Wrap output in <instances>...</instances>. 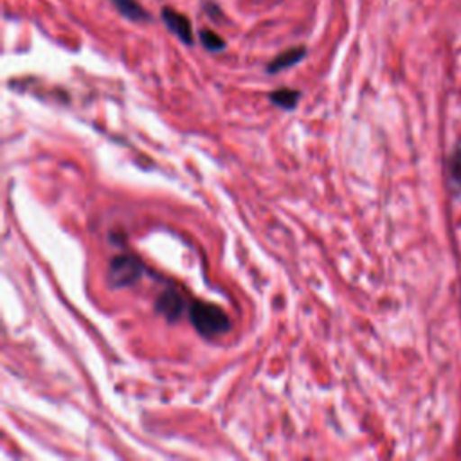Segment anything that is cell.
Segmentation results:
<instances>
[{
    "mask_svg": "<svg viewBox=\"0 0 461 461\" xmlns=\"http://www.w3.org/2000/svg\"><path fill=\"white\" fill-rule=\"evenodd\" d=\"M189 319L191 324L203 335V337H216L229 331L230 322L227 313L211 303H193L189 306Z\"/></svg>",
    "mask_w": 461,
    "mask_h": 461,
    "instance_id": "cell-1",
    "label": "cell"
},
{
    "mask_svg": "<svg viewBox=\"0 0 461 461\" xmlns=\"http://www.w3.org/2000/svg\"><path fill=\"white\" fill-rule=\"evenodd\" d=\"M144 272V265L133 258V256H115L110 261V268H108V279L110 285L115 288H124V286H131L133 283H137L140 279Z\"/></svg>",
    "mask_w": 461,
    "mask_h": 461,
    "instance_id": "cell-2",
    "label": "cell"
},
{
    "mask_svg": "<svg viewBox=\"0 0 461 461\" xmlns=\"http://www.w3.org/2000/svg\"><path fill=\"white\" fill-rule=\"evenodd\" d=\"M162 22L166 23V27L185 45H193V29H191V22L178 11L171 9V7H164L162 9Z\"/></svg>",
    "mask_w": 461,
    "mask_h": 461,
    "instance_id": "cell-3",
    "label": "cell"
},
{
    "mask_svg": "<svg viewBox=\"0 0 461 461\" xmlns=\"http://www.w3.org/2000/svg\"><path fill=\"white\" fill-rule=\"evenodd\" d=\"M155 306H157V312L160 315H164L167 321H176L184 313V310H185L184 297L176 290H173V288L164 290L157 297V304Z\"/></svg>",
    "mask_w": 461,
    "mask_h": 461,
    "instance_id": "cell-4",
    "label": "cell"
},
{
    "mask_svg": "<svg viewBox=\"0 0 461 461\" xmlns=\"http://www.w3.org/2000/svg\"><path fill=\"white\" fill-rule=\"evenodd\" d=\"M447 175L456 196L461 200V144H456L448 155Z\"/></svg>",
    "mask_w": 461,
    "mask_h": 461,
    "instance_id": "cell-5",
    "label": "cell"
},
{
    "mask_svg": "<svg viewBox=\"0 0 461 461\" xmlns=\"http://www.w3.org/2000/svg\"><path fill=\"white\" fill-rule=\"evenodd\" d=\"M306 54L304 47H294V49H288L285 52H281L277 58H274L268 67H267V72H279V70H285L292 65H295L299 59H303V56Z\"/></svg>",
    "mask_w": 461,
    "mask_h": 461,
    "instance_id": "cell-6",
    "label": "cell"
},
{
    "mask_svg": "<svg viewBox=\"0 0 461 461\" xmlns=\"http://www.w3.org/2000/svg\"><path fill=\"white\" fill-rule=\"evenodd\" d=\"M115 9L131 22H142L149 20V14L144 11V7L137 0H112Z\"/></svg>",
    "mask_w": 461,
    "mask_h": 461,
    "instance_id": "cell-7",
    "label": "cell"
},
{
    "mask_svg": "<svg viewBox=\"0 0 461 461\" xmlns=\"http://www.w3.org/2000/svg\"><path fill=\"white\" fill-rule=\"evenodd\" d=\"M299 95H301V92H299V90L279 88V90H276V92H272V94H270V101H272L274 104H277V106L285 108V110H292V108L297 104Z\"/></svg>",
    "mask_w": 461,
    "mask_h": 461,
    "instance_id": "cell-8",
    "label": "cell"
},
{
    "mask_svg": "<svg viewBox=\"0 0 461 461\" xmlns=\"http://www.w3.org/2000/svg\"><path fill=\"white\" fill-rule=\"evenodd\" d=\"M200 41H202V45H203L207 50H211V52H218V50H223V49H225V41H223L216 32H212V31H209V29H203V31L200 32Z\"/></svg>",
    "mask_w": 461,
    "mask_h": 461,
    "instance_id": "cell-9",
    "label": "cell"
}]
</instances>
